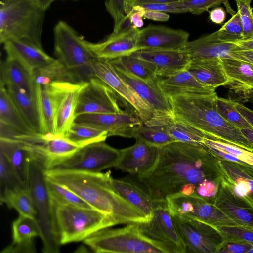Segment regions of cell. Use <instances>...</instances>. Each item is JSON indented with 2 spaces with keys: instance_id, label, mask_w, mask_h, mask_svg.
<instances>
[{
  "instance_id": "obj_45",
  "label": "cell",
  "mask_w": 253,
  "mask_h": 253,
  "mask_svg": "<svg viewBox=\"0 0 253 253\" xmlns=\"http://www.w3.org/2000/svg\"><path fill=\"white\" fill-rule=\"evenodd\" d=\"M216 107L220 115L228 122L238 129H251L253 127L247 122L234 106V101L231 99L216 97Z\"/></svg>"
},
{
  "instance_id": "obj_1",
  "label": "cell",
  "mask_w": 253,
  "mask_h": 253,
  "mask_svg": "<svg viewBox=\"0 0 253 253\" xmlns=\"http://www.w3.org/2000/svg\"><path fill=\"white\" fill-rule=\"evenodd\" d=\"M138 179L154 201L183 194L212 203L222 181L217 157L203 145L179 141L161 147L154 166Z\"/></svg>"
},
{
  "instance_id": "obj_22",
  "label": "cell",
  "mask_w": 253,
  "mask_h": 253,
  "mask_svg": "<svg viewBox=\"0 0 253 253\" xmlns=\"http://www.w3.org/2000/svg\"><path fill=\"white\" fill-rule=\"evenodd\" d=\"M160 148L136 140L132 146L120 149L121 156L115 167L131 174L144 173L156 163Z\"/></svg>"
},
{
  "instance_id": "obj_41",
  "label": "cell",
  "mask_w": 253,
  "mask_h": 253,
  "mask_svg": "<svg viewBox=\"0 0 253 253\" xmlns=\"http://www.w3.org/2000/svg\"><path fill=\"white\" fill-rule=\"evenodd\" d=\"M109 61L113 65L121 67L144 80L153 81L158 78L156 68L152 63L131 55Z\"/></svg>"
},
{
  "instance_id": "obj_50",
  "label": "cell",
  "mask_w": 253,
  "mask_h": 253,
  "mask_svg": "<svg viewBox=\"0 0 253 253\" xmlns=\"http://www.w3.org/2000/svg\"><path fill=\"white\" fill-rule=\"evenodd\" d=\"M228 0H182L179 4L185 8L188 12L199 15L209 9L224 4L227 7Z\"/></svg>"
},
{
  "instance_id": "obj_14",
  "label": "cell",
  "mask_w": 253,
  "mask_h": 253,
  "mask_svg": "<svg viewBox=\"0 0 253 253\" xmlns=\"http://www.w3.org/2000/svg\"><path fill=\"white\" fill-rule=\"evenodd\" d=\"M17 140L29 156L40 163L45 169H49L56 162L70 156L81 148L65 137L59 136L25 135Z\"/></svg>"
},
{
  "instance_id": "obj_59",
  "label": "cell",
  "mask_w": 253,
  "mask_h": 253,
  "mask_svg": "<svg viewBox=\"0 0 253 253\" xmlns=\"http://www.w3.org/2000/svg\"><path fill=\"white\" fill-rule=\"evenodd\" d=\"M210 19L213 23L221 24L226 18V12L221 7H216L209 12Z\"/></svg>"
},
{
  "instance_id": "obj_28",
  "label": "cell",
  "mask_w": 253,
  "mask_h": 253,
  "mask_svg": "<svg viewBox=\"0 0 253 253\" xmlns=\"http://www.w3.org/2000/svg\"><path fill=\"white\" fill-rule=\"evenodd\" d=\"M7 57L18 61L32 72L54 60L42 47L16 39H9L3 43Z\"/></svg>"
},
{
  "instance_id": "obj_37",
  "label": "cell",
  "mask_w": 253,
  "mask_h": 253,
  "mask_svg": "<svg viewBox=\"0 0 253 253\" xmlns=\"http://www.w3.org/2000/svg\"><path fill=\"white\" fill-rule=\"evenodd\" d=\"M0 152L8 160L20 182L26 184L29 155L17 140L0 138Z\"/></svg>"
},
{
  "instance_id": "obj_47",
  "label": "cell",
  "mask_w": 253,
  "mask_h": 253,
  "mask_svg": "<svg viewBox=\"0 0 253 253\" xmlns=\"http://www.w3.org/2000/svg\"><path fill=\"white\" fill-rule=\"evenodd\" d=\"M243 28L241 41L253 38V11L251 0H235Z\"/></svg>"
},
{
  "instance_id": "obj_4",
  "label": "cell",
  "mask_w": 253,
  "mask_h": 253,
  "mask_svg": "<svg viewBox=\"0 0 253 253\" xmlns=\"http://www.w3.org/2000/svg\"><path fill=\"white\" fill-rule=\"evenodd\" d=\"M46 10L40 0H1L0 43L16 39L42 47L41 36Z\"/></svg>"
},
{
  "instance_id": "obj_23",
  "label": "cell",
  "mask_w": 253,
  "mask_h": 253,
  "mask_svg": "<svg viewBox=\"0 0 253 253\" xmlns=\"http://www.w3.org/2000/svg\"><path fill=\"white\" fill-rule=\"evenodd\" d=\"M239 49L236 44L220 40L215 31L188 41L181 50L192 60L233 58L232 52Z\"/></svg>"
},
{
  "instance_id": "obj_39",
  "label": "cell",
  "mask_w": 253,
  "mask_h": 253,
  "mask_svg": "<svg viewBox=\"0 0 253 253\" xmlns=\"http://www.w3.org/2000/svg\"><path fill=\"white\" fill-rule=\"evenodd\" d=\"M1 204L16 210L19 214L36 219V212L27 185H21L5 190L0 193Z\"/></svg>"
},
{
  "instance_id": "obj_40",
  "label": "cell",
  "mask_w": 253,
  "mask_h": 253,
  "mask_svg": "<svg viewBox=\"0 0 253 253\" xmlns=\"http://www.w3.org/2000/svg\"><path fill=\"white\" fill-rule=\"evenodd\" d=\"M108 137V133L106 131L74 122L64 137L78 146L82 147L94 142L105 141Z\"/></svg>"
},
{
  "instance_id": "obj_17",
  "label": "cell",
  "mask_w": 253,
  "mask_h": 253,
  "mask_svg": "<svg viewBox=\"0 0 253 253\" xmlns=\"http://www.w3.org/2000/svg\"><path fill=\"white\" fill-rule=\"evenodd\" d=\"M116 93L100 79L94 77L85 83L79 95L76 117L84 114L116 113L122 110Z\"/></svg>"
},
{
  "instance_id": "obj_32",
  "label": "cell",
  "mask_w": 253,
  "mask_h": 253,
  "mask_svg": "<svg viewBox=\"0 0 253 253\" xmlns=\"http://www.w3.org/2000/svg\"><path fill=\"white\" fill-rule=\"evenodd\" d=\"M113 185L125 200L140 211L149 221L153 214L155 201L148 193L132 182L123 179L112 180Z\"/></svg>"
},
{
  "instance_id": "obj_30",
  "label": "cell",
  "mask_w": 253,
  "mask_h": 253,
  "mask_svg": "<svg viewBox=\"0 0 253 253\" xmlns=\"http://www.w3.org/2000/svg\"><path fill=\"white\" fill-rule=\"evenodd\" d=\"M6 87L11 99L33 132L41 135L35 90L30 91L13 86Z\"/></svg>"
},
{
  "instance_id": "obj_16",
  "label": "cell",
  "mask_w": 253,
  "mask_h": 253,
  "mask_svg": "<svg viewBox=\"0 0 253 253\" xmlns=\"http://www.w3.org/2000/svg\"><path fill=\"white\" fill-rule=\"evenodd\" d=\"M86 82H62L50 84L54 99V135L65 137L74 122L79 94Z\"/></svg>"
},
{
  "instance_id": "obj_21",
  "label": "cell",
  "mask_w": 253,
  "mask_h": 253,
  "mask_svg": "<svg viewBox=\"0 0 253 253\" xmlns=\"http://www.w3.org/2000/svg\"><path fill=\"white\" fill-rule=\"evenodd\" d=\"M213 203L238 226L253 228V206L238 196L222 180Z\"/></svg>"
},
{
  "instance_id": "obj_7",
  "label": "cell",
  "mask_w": 253,
  "mask_h": 253,
  "mask_svg": "<svg viewBox=\"0 0 253 253\" xmlns=\"http://www.w3.org/2000/svg\"><path fill=\"white\" fill-rule=\"evenodd\" d=\"M83 241L97 253H167L141 232L137 223L127 224L117 229H103Z\"/></svg>"
},
{
  "instance_id": "obj_27",
  "label": "cell",
  "mask_w": 253,
  "mask_h": 253,
  "mask_svg": "<svg viewBox=\"0 0 253 253\" xmlns=\"http://www.w3.org/2000/svg\"><path fill=\"white\" fill-rule=\"evenodd\" d=\"M12 242L1 253H34L36 252L34 238L41 233L35 218L19 214L12 225Z\"/></svg>"
},
{
  "instance_id": "obj_63",
  "label": "cell",
  "mask_w": 253,
  "mask_h": 253,
  "mask_svg": "<svg viewBox=\"0 0 253 253\" xmlns=\"http://www.w3.org/2000/svg\"><path fill=\"white\" fill-rule=\"evenodd\" d=\"M44 8L47 10L52 3L57 0H40Z\"/></svg>"
},
{
  "instance_id": "obj_54",
  "label": "cell",
  "mask_w": 253,
  "mask_h": 253,
  "mask_svg": "<svg viewBox=\"0 0 253 253\" xmlns=\"http://www.w3.org/2000/svg\"><path fill=\"white\" fill-rule=\"evenodd\" d=\"M145 10L141 6H135L126 14L128 15L131 23L134 28L139 29L143 26V18Z\"/></svg>"
},
{
  "instance_id": "obj_8",
  "label": "cell",
  "mask_w": 253,
  "mask_h": 253,
  "mask_svg": "<svg viewBox=\"0 0 253 253\" xmlns=\"http://www.w3.org/2000/svg\"><path fill=\"white\" fill-rule=\"evenodd\" d=\"M54 34L57 59L74 73L80 83L87 82L94 77L92 62L95 56L86 40L63 21L56 24Z\"/></svg>"
},
{
  "instance_id": "obj_33",
  "label": "cell",
  "mask_w": 253,
  "mask_h": 253,
  "mask_svg": "<svg viewBox=\"0 0 253 253\" xmlns=\"http://www.w3.org/2000/svg\"><path fill=\"white\" fill-rule=\"evenodd\" d=\"M0 122L15 130L20 135H34L9 95L5 86L0 83Z\"/></svg>"
},
{
  "instance_id": "obj_5",
  "label": "cell",
  "mask_w": 253,
  "mask_h": 253,
  "mask_svg": "<svg viewBox=\"0 0 253 253\" xmlns=\"http://www.w3.org/2000/svg\"><path fill=\"white\" fill-rule=\"evenodd\" d=\"M52 204L61 245L83 241L100 230L117 225L109 215L92 208Z\"/></svg>"
},
{
  "instance_id": "obj_36",
  "label": "cell",
  "mask_w": 253,
  "mask_h": 253,
  "mask_svg": "<svg viewBox=\"0 0 253 253\" xmlns=\"http://www.w3.org/2000/svg\"><path fill=\"white\" fill-rule=\"evenodd\" d=\"M40 117L41 135H54V99L50 86L34 85Z\"/></svg>"
},
{
  "instance_id": "obj_26",
  "label": "cell",
  "mask_w": 253,
  "mask_h": 253,
  "mask_svg": "<svg viewBox=\"0 0 253 253\" xmlns=\"http://www.w3.org/2000/svg\"><path fill=\"white\" fill-rule=\"evenodd\" d=\"M158 84L168 98L182 95H210L216 92L215 89L201 83L186 69L167 77H159Z\"/></svg>"
},
{
  "instance_id": "obj_10",
  "label": "cell",
  "mask_w": 253,
  "mask_h": 253,
  "mask_svg": "<svg viewBox=\"0 0 253 253\" xmlns=\"http://www.w3.org/2000/svg\"><path fill=\"white\" fill-rule=\"evenodd\" d=\"M141 232L160 245L167 253H186L185 244L177 230L166 201H155L151 219L139 224Z\"/></svg>"
},
{
  "instance_id": "obj_29",
  "label": "cell",
  "mask_w": 253,
  "mask_h": 253,
  "mask_svg": "<svg viewBox=\"0 0 253 253\" xmlns=\"http://www.w3.org/2000/svg\"><path fill=\"white\" fill-rule=\"evenodd\" d=\"M186 69L201 83L214 89L229 82L220 58L192 59Z\"/></svg>"
},
{
  "instance_id": "obj_25",
  "label": "cell",
  "mask_w": 253,
  "mask_h": 253,
  "mask_svg": "<svg viewBox=\"0 0 253 253\" xmlns=\"http://www.w3.org/2000/svg\"><path fill=\"white\" fill-rule=\"evenodd\" d=\"M131 55L152 63L158 77L165 78L186 69L190 59L182 50H138Z\"/></svg>"
},
{
  "instance_id": "obj_60",
  "label": "cell",
  "mask_w": 253,
  "mask_h": 253,
  "mask_svg": "<svg viewBox=\"0 0 253 253\" xmlns=\"http://www.w3.org/2000/svg\"><path fill=\"white\" fill-rule=\"evenodd\" d=\"M233 58L242 60L253 64V50H237L232 52Z\"/></svg>"
},
{
  "instance_id": "obj_18",
  "label": "cell",
  "mask_w": 253,
  "mask_h": 253,
  "mask_svg": "<svg viewBox=\"0 0 253 253\" xmlns=\"http://www.w3.org/2000/svg\"><path fill=\"white\" fill-rule=\"evenodd\" d=\"M74 122L106 131L108 136L127 138H133L135 131L143 124L136 114L124 110L116 113L82 114L77 116Z\"/></svg>"
},
{
  "instance_id": "obj_56",
  "label": "cell",
  "mask_w": 253,
  "mask_h": 253,
  "mask_svg": "<svg viewBox=\"0 0 253 253\" xmlns=\"http://www.w3.org/2000/svg\"><path fill=\"white\" fill-rule=\"evenodd\" d=\"M234 98L232 100L241 103L253 102V89L232 92Z\"/></svg>"
},
{
  "instance_id": "obj_55",
  "label": "cell",
  "mask_w": 253,
  "mask_h": 253,
  "mask_svg": "<svg viewBox=\"0 0 253 253\" xmlns=\"http://www.w3.org/2000/svg\"><path fill=\"white\" fill-rule=\"evenodd\" d=\"M182 0H126L125 2V13L127 14L135 6L155 3H171Z\"/></svg>"
},
{
  "instance_id": "obj_9",
  "label": "cell",
  "mask_w": 253,
  "mask_h": 253,
  "mask_svg": "<svg viewBox=\"0 0 253 253\" xmlns=\"http://www.w3.org/2000/svg\"><path fill=\"white\" fill-rule=\"evenodd\" d=\"M120 156V150L105 141L97 142L81 147L72 155L56 162L48 169L101 172L115 167Z\"/></svg>"
},
{
  "instance_id": "obj_11",
  "label": "cell",
  "mask_w": 253,
  "mask_h": 253,
  "mask_svg": "<svg viewBox=\"0 0 253 253\" xmlns=\"http://www.w3.org/2000/svg\"><path fill=\"white\" fill-rule=\"evenodd\" d=\"M171 216L185 244L186 253H217L224 239L216 227L192 218Z\"/></svg>"
},
{
  "instance_id": "obj_44",
  "label": "cell",
  "mask_w": 253,
  "mask_h": 253,
  "mask_svg": "<svg viewBox=\"0 0 253 253\" xmlns=\"http://www.w3.org/2000/svg\"><path fill=\"white\" fill-rule=\"evenodd\" d=\"M46 180L48 193L53 203L91 208L88 204L68 188L46 177Z\"/></svg>"
},
{
  "instance_id": "obj_42",
  "label": "cell",
  "mask_w": 253,
  "mask_h": 253,
  "mask_svg": "<svg viewBox=\"0 0 253 253\" xmlns=\"http://www.w3.org/2000/svg\"><path fill=\"white\" fill-rule=\"evenodd\" d=\"M133 138L162 147L176 141L169 133L166 125L143 124L135 131Z\"/></svg>"
},
{
  "instance_id": "obj_52",
  "label": "cell",
  "mask_w": 253,
  "mask_h": 253,
  "mask_svg": "<svg viewBox=\"0 0 253 253\" xmlns=\"http://www.w3.org/2000/svg\"><path fill=\"white\" fill-rule=\"evenodd\" d=\"M253 244L238 240H225L220 246L218 253H249Z\"/></svg>"
},
{
  "instance_id": "obj_48",
  "label": "cell",
  "mask_w": 253,
  "mask_h": 253,
  "mask_svg": "<svg viewBox=\"0 0 253 253\" xmlns=\"http://www.w3.org/2000/svg\"><path fill=\"white\" fill-rule=\"evenodd\" d=\"M21 185H27L20 182L5 156L0 152V193Z\"/></svg>"
},
{
  "instance_id": "obj_46",
  "label": "cell",
  "mask_w": 253,
  "mask_h": 253,
  "mask_svg": "<svg viewBox=\"0 0 253 253\" xmlns=\"http://www.w3.org/2000/svg\"><path fill=\"white\" fill-rule=\"evenodd\" d=\"M218 38L223 42L234 43L243 38V28L239 15L237 12L222 27L216 31Z\"/></svg>"
},
{
  "instance_id": "obj_3",
  "label": "cell",
  "mask_w": 253,
  "mask_h": 253,
  "mask_svg": "<svg viewBox=\"0 0 253 253\" xmlns=\"http://www.w3.org/2000/svg\"><path fill=\"white\" fill-rule=\"evenodd\" d=\"M215 92L210 95H182L169 98L174 119L206 137L227 142L253 152V145L241 130L226 121L216 107Z\"/></svg>"
},
{
  "instance_id": "obj_51",
  "label": "cell",
  "mask_w": 253,
  "mask_h": 253,
  "mask_svg": "<svg viewBox=\"0 0 253 253\" xmlns=\"http://www.w3.org/2000/svg\"><path fill=\"white\" fill-rule=\"evenodd\" d=\"M126 0H106L105 1L106 8L114 20L113 32L118 30L126 16Z\"/></svg>"
},
{
  "instance_id": "obj_61",
  "label": "cell",
  "mask_w": 253,
  "mask_h": 253,
  "mask_svg": "<svg viewBox=\"0 0 253 253\" xmlns=\"http://www.w3.org/2000/svg\"><path fill=\"white\" fill-rule=\"evenodd\" d=\"M234 43L239 47V50H253V38L247 40L240 41Z\"/></svg>"
},
{
  "instance_id": "obj_43",
  "label": "cell",
  "mask_w": 253,
  "mask_h": 253,
  "mask_svg": "<svg viewBox=\"0 0 253 253\" xmlns=\"http://www.w3.org/2000/svg\"><path fill=\"white\" fill-rule=\"evenodd\" d=\"M170 135L176 141L203 145L204 134L189 125L175 119L166 124Z\"/></svg>"
},
{
  "instance_id": "obj_57",
  "label": "cell",
  "mask_w": 253,
  "mask_h": 253,
  "mask_svg": "<svg viewBox=\"0 0 253 253\" xmlns=\"http://www.w3.org/2000/svg\"><path fill=\"white\" fill-rule=\"evenodd\" d=\"M144 18L156 21L165 22L169 19V15L166 12L145 10Z\"/></svg>"
},
{
  "instance_id": "obj_6",
  "label": "cell",
  "mask_w": 253,
  "mask_h": 253,
  "mask_svg": "<svg viewBox=\"0 0 253 253\" xmlns=\"http://www.w3.org/2000/svg\"><path fill=\"white\" fill-rule=\"evenodd\" d=\"M26 184L36 212L44 253H58L61 244L55 224L53 207L46 185L45 169L29 156Z\"/></svg>"
},
{
  "instance_id": "obj_34",
  "label": "cell",
  "mask_w": 253,
  "mask_h": 253,
  "mask_svg": "<svg viewBox=\"0 0 253 253\" xmlns=\"http://www.w3.org/2000/svg\"><path fill=\"white\" fill-rule=\"evenodd\" d=\"M202 144L219 158L253 167V152L231 143L204 137Z\"/></svg>"
},
{
  "instance_id": "obj_15",
  "label": "cell",
  "mask_w": 253,
  "mask_h": 253,
  "mask_svg": "<svg viewBox=\"0 0 253 253\" xmlns=\"http://www.w3.org/2000/svg\"><path fill=\"white\" fill-rule=\"evenodd\" d=\"M92 68L95 77L100 79L126 101L133 112L147 125L153 122L152 113L147 105L120 77L109 60L94 58Z\"/></svg>"
},
{
  "instance_id": "obj_2",
  "label": "cell",
  "mask_w": 253,
  "mask_h": 253,
  "mask_svg": "<svg viewBox=\"0 0 253 253\" xmlns=\"http://www.w3.org/2000/svg\"><path fill=\"white\" fill-rule=\"evenodd\" d=\"M47 178L68 188L92 208L120 224L147 221L145 215L122 197L114 188L110 171L45 169Z\"/></svg>"
},
{
  "instance_id": "obj_31",
  "label": "cell",
  "mask_w": 253,
  "mask_h": 253,
  "mask_svg": "<svg viewBox=\"0 0 253 253\" xmlns=\"http://www.w3.org/2000/svg\"><path fill=\"white\" fill-rule=\"evenodd\" d=\"M232 92L253 89V64L235 58H221Z\"/></svg>"
},
{
  "instance_id": "obj_20",
  "label": "cell",
  "mask_w": 253,
  "mask_h": 253,
  "mask_svg": "<svg viewBox=\"0 0 253 253\" xmlns=\"http://www.w3.org/2000/svg\"><path fill=\"white\" fill-rule=\"evenodd\" d=\"M139 29L113 32L105 40L97 43L86 40L87 46L95 58L110 60L128 56L138 50L137 36Z\"/></svg>"
},
{
  "instance_id": "obj_58",
  "label": "cell",
  "mask_w": 253,
  "mask_h": 253,
  "mask_svg": "<svg viewBox=\"0 0 253 253\" xmlns=\"http://www.w3.org/2000/svg\"><path fill=\"white\" fill-rule=\"evenodd\" d=\"M234 101L236 109L253 127V111L246 107L242 103Z\"/></svg>"
},
{
  "instance_id": "obj_53",
  "label": "cell",
  "mask_w": 253,
  "mask_h": 253,
  "mask_svg": "<svg viewBox=\"0 0 253 253\" xmlns=\"http://www.w3.org/2000/svg\"><path fill=\"white\" fill-rule=\"evenodd\" d=\"M146 10H155L164 12L181 13L188 12L178 1L171 3H155L141 5Z\"/></svg>"
},
{
  "instance_id": "obj_49",
  "label": "cell",
  "mask_w": 253,
  "mask_h": 253,
  "mask_svg": "<svg viewBox=\"0 0 253 253\" xmlns=\"http://www.w3.org/2000/svg\"><path fill=\"white\" fill-rule=\"evenodd\" d=\"M224 240H232L253 244V228L238 225L216 227Z\"/></svg>"
},
{
  "instance_id": "obj_62",
  "label": "cell",
  "mask_w": 253,
  "mask_h": 253,
  "mask_svg": "<svg viewBox=\"0 0 253 253\" xmlns=\"http://www.w3.org/2000/svg\"><path fill=\"white\" fill-rule=\"evenodd\" d=\"M241 131L243 135L253 145V129H241Z\"/></svg>"
},
{
  "instance_id": "obj_12",
  "label": "cell",
  "mask_w": 253,
  "mask_h": 253,
  "mask_svg": "<svg viewBox=\"0 0 253 253\" xmlns=\"http://www.w3.org/2000/svg\"><path fill=\"white\" fill-rule=\"evenodd\" d=\"M166 201L171 215L196 219L215 227L238 225L213 203L201 197L175 194L167 197Z\"/></svg>"
},
{
  "instance_id": "obj_35",
  "label": "cell",
  "mask_w": 253,
  "mask_h": 253,
  "mask_svg": "<svg viewBox=\"0 0 253 253\" xmlns=\"http://www.w3.org/2000/svg\"><path fill=\"white\" fill-rule=\"evenodd\" d=\"M5 87L13 86L28 90L35 89L32 73L16 60L6 57L0 64V82Z\"/></svg>"
},
{
  "instance_id": "obj_19",
  "label": "cell",
  "mask_w": 253,
  "mask_h": 253,
  "mask_svg": "<svg viewBox=\"0 0 253 253\" xmlns=\"http://www.w3.org/2000/svg\"><path fill=\"white\" fill-rule=\"evenodd\" d=\"M188 32L164 26L149 25L139 29L138 50H179L188 42Z\"/></svg>"
},
{
  "instance_id": "obj_13",
  "label": "cell",
  "mask_w": 253,
  "mask_h": 253,
  "mask_svg": "<svg viewBox=\"0 0 253 253\" xmlns=\"http://www.w3.org/2000/svg\"><path fill=\"white\" fill-rule=\"evenodd\" d=\"M113 66L120 77L149 107L153 117L151 125H166L174 119L169 100L158 84L159 77L155 80L146 81L121 67Z\"/></svg>"
},
{
  "instance_id": "obj_38",
  "label": "cell",
  "mask_w": 253,
  "mask_h": 253,
  "mask_svg": "<svg viewBox=\"0 0 253 253\" xmlns=\"http://www.w3.org/2000/svg\"><path fill=\"white\" fill-rule=\"evenodd\" d=\"M34 85H47L54 83L78 82L74 73L58 59L32 72Z\"/></svg>"
},
{
  "instance_id": "obj_24",
  "label": "cell",
  "mask_w": 253,
  "mask_h": 253,
  "mask_svg": "<svg viewBox=\"0 0 253 253\" xmlns=\"http://www.w3.org/2000/svg\"><path fill=\"white\" fill-rule=\"evenodd\" d=\"M217 158L222 180L238 196L253 206V167Z\"/></svg>"
}]
</instances>
